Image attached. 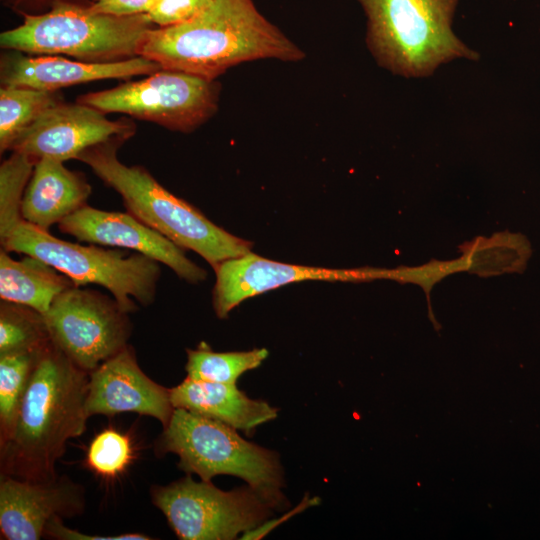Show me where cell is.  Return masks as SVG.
I'll use <instances>...</instances> for the list:
<instances>
[{"mask_svg": "<svg viewBox=\"0 0 540 540\" xmlns=\"http://www.w3.org/2000/svg\"><path fill=\"white\" fill-rule=\"evenodd\" d=\"M51 341L90 373L128 345L129 313L112 297L73 286L60 293L44 314Z\"/></svg>", "mask_w": 540, "mask_h": 540, "instance_id": "30bf717a", "label": "cell"}, {"mask_svg": "<svg viewBox=\"0 0 540 540\" xmlns=\"http://www.w3.org/2000/svg\"><path fill=\"white\" fill-rule=\"evenodd\" d=\"M219 96L216 80L160 69L138 81L80 95L76 101L105 114L122 113L190 133L217 112Z\"/></svg>", "mask_w": 540, "mask_h": 540, "instance_id": "9c48e42d", "label": "cell"}, {"mask_svg": "<svg viewBox=\"0 0 540 540\" xmlns=\"http://www.w3.org/2000/svg\"><path fill=\"white\" fill-rule=\"evenodd\" d=\"M0 60L1 85L58 91L61 88L104 79H129L150 75L162 67L155 61L136 56L122 61L91 63L58 55L27 56L6 50Z\"/></svg>", "mask_w": 540, "mask_h": 540, "instance_id": "2e32d148", "label": "cell"}, {"mask_svg": "<svg viewBox=\"0 0 540 540\" xmlns=\"http://www.w3.org/2000/svg\"><path fill=\"white\" fill-rule=\"evenodd\" d=\"M154 450L157 456L177 455L178 467L200 480L211 481L217 475L239 477L278 507L287 506L278 454L245 440L222 422L175 408Z\"/></svg>", "mask_w": 540, "mask_h": 540, "instance_id": "8992f818", "label": "cell"}, {"mask_svg": "<svg viewBox=\"0 0 540 540\" xmlns=\"http://www.w3.org/2000/svg\"><path fill=\"white\" fill-rule=\"evenodd\" d=\"M61 517H54L45 528L44 536L58 540H150L151 537L142 533H122L112 536L89 535L64 525Z\"/></svg>", "mask_w": 540, "mask_h": 540, "instance_id": "4316f807", "label": "cell"}, {"mask_svg": "<svg viewBox=\"0 0 540 540\" xmlns=\"http://www.w3.org/2000/svg\"><path fill=\"white\" fill-rule=\"evenodd\" d=\"M212 0H158L147 14L157 27L186 22L203 11Z\"/></svg>", "mask_w": 540, "mask_h": 540, "instance_id": "484cf974", "label": "cell"}, {"mask_svg": "<svg viewBox=\"0 0 540 540\" xmlns=\"http://www.w3.org/2000/svg\"><path fill=\"white\" fill-rule=\"evenodd\" d=\"M76 286L65 274L40 259L26 255L15 260L0 251V298L31 307L42 314L63 291Z\"/></svg>", "mask_w": 540, "mask_h": 540, "instance_id": "d6986e66", "label": "cell"}, {"mask_svg": "<svg viewBox=\"0 0 540 540\" xmlns=\"http://www.w3.org/2000/svg\"><path fill=\"white\" fill-rule=\"evenodd\" d=\"M140 56L162 69L216 80L229 68L248 61H300L305 54L265 18L253 0H212L192 19L151 29Z\"/></svg>", "mask_w": 540, "mask_h": 540, "instance_id": "6da1fadb", "label": "cell"}, {"mask_svg": "<svg viewBox=\"0 0 540 540\" xmlns=\"http://www.w3.org/2000/svg\"><path fill=\"white\" fill-rule=\"evenodd\" d=\"M320 502L319 497H309L308 495H305L302 499V501L294 507L292 510L288 511L287 513L283 514L282 516L273 519L264 521L257 527L243 533L239 539L247 540H258L269 534L272 530L277 528L280 524L284 523L291 517L301 513L302 511L306 510L307 508H310L312 506L318 505Z\"/></svg>", "mask_w": 540, "mask_h": 540, "instance_id": "f1b7e54d", "label": "cell"}, {"mask_svg": "<svg viewBox=\"0 0 540 540\" xmlns=\"http://www.w3.org/2000/svg\"><path fill=\"white\" fill-rule=\"evenodd\" d=\"M45 348L0 355V444L14 426L29 380Z\"/></svg>", "mask_w": 540, "mask_h": 540, "instance_id": "603a6c76", "label": "cell"}, {"mask_svg": "<svg viewBox=\"0 0 540 540\" xmlns=\"http://www.w3.org/2000/svg\"><path fill=\"white\" fill-rule=\"evenodd\" d=\"M89 373L52 341L44 349L21 401L14 426L0 444L1 475L29 481L58 476L67 442L86 431Z\"/></svg>", "mask_w": 540, "mask_h": 540, "instance_id": "7a4b0ae2", "label": "cell"}, {"mask_svg": "<svg viewBox=\"0 0 540 540\" xmlns=\"http://www.w3.org/2000/svg\"><path fill=\"white\" fill-rule=\"evenodd\" d=\"M58 228L79 241L122 247L148 256L186 282L197 284L207 278V272L185 255V249L128 212L104 211L86 204L62 220Z\"/></svg>", "mask_w": 540, "mask_h": 540, "instance_id": "4fadbf2b", "label": "cell"}, {"mask_svg": "<svg viewBox=\"0 0 540 540\" xmlns=\"http://www.w3.org/2000/svg\"><path fill=\"white\" fill-rule=\"evenodd\" d=\"M136 131L127 118L109 120L105 113L79 103L61 102L43 112L14 142L12 152L36 161L43 157L67 161L112 140L130 139Z\"/></svg>", "mask_w": 540, "mask_h": 540, "instance_id": "8fae6325", "label": "cell"}, {"mask_svg": "<svg viewBox=\"0 0 540 540\" xmlns=\"http://www.w3.org/2000/svg\"><path fill=\"white\" fill-rule=\"evenodd\" d=\"M134 449L130 437L115 429H105L90 442L85 463L104 479H115L131 464Z\"/></svg>", "mask_w": 540, "mask_h": 540, "instance_id": "d4e9b609", "label": "cell"}, {"mask_svg": "<svg viewBox=\"0 0 540 540\" xmlns=\"http://www.w3.org/2000/svg\"><path fill=\"white\" fill-rule=\"evenodd\" d=\"M63 163L49 157L37 160L24 192L23 220L45 231L85 206L92 192L86 177Z\"/></svg>", "mask_w": 540, "mask_h": 540, "instance_id": "e0dca14e", "label": "cell"}, {"mask_svg": "<svg viewBox=\"0 0 540 540\" xmlns=\"http://www.w3.org/2000/svg\"><path fill=\"white\" fill-rule=\"evenodd\" d=\"M36 162L23 153L12 152L0 165V242L24 221L22 200Z\"/></svg>", "mask_w": 540, "mask_h": 540, "instance_id": "cb8c5ba5", "label": "cell"}, {"mask_svg": "<svg viewBox=\"0 0 540 540\" xmlns=\"http://www.w3.org/2000/svg\"><path fill=\"white\" fill-rule=\"evenodd\" d=\"M366 42L378 64L404 77H426L456 58L478 59L452 32L457 0H357Z\"/></svg>", "mask_w": 540, "mask_h": 540, "instance_id": "277c9868", "label": "cell"}, {"mask_svg": "<svg viewBox=\"0 0 540 540\" xmlns=\"http://www.w3.org/2000/svg\"><path fill=\"white\" fill-rule=\"evenodd\" d=\"M51 342L44 314L14 302H0V355L40 350Z\"/></svg>", "mask_w": 540, "mask_h": 540, "instance_id": "7402d4cb", "label": "cell"}, {"mask_svg": "<svg viewBox=\"0 0 540 540\" xmlns=\"http://www.w3.org/2000/svg\"><path fill=\"white\" fill-rule=\"evenodd\" d=\"M174 409L170 389L143 372L129 344L89 373L88 417L135 412L150 416L165 427Z\"/></svg>", "mask_w": 540, "mask_h": 540, "instance_id": "9a60e30c", "label": "cell"}, {"mask_svg": "<svg viewBox=\"0 0 540 540\" xmlns=\"http://www.w3.org/2000/svg\"><path fill=\"white\" fill-rule=\"evenodd\" d=\"M216 281L212 304L218 318H227L242 301L266 291L300 281H367L398 278V271L379 269H329L288 264L254 253L225 260L213 267Z\"/></svg>", "mask_w": 540, "mask_h": 540, "instance_id": "7c38bea8", "label": "cell"}, {"mask_svg": "<svg viewBox=\"0 0 540 540\" xmlns=\"http://www.w3.org/2000/svg\"><path fill=\"white\" fill-rule=\"evenodd\" d=\"M153 505L182 540H232L257 527L278 506L250 485L224 491L191 474L150 489Z\"/></svg>", "mask_w": 540, "mask_h": 540, "instance_id": "ba28073f", "label": "cell"}, {"mask_svg": "<svg viewBox=\"0 0 540 540\" xmlns=\"http://www.w3.org/2000/svg\"><path fill=\"white\" fill-rule=\"evenodd\" d=\"M174 408H182L247 433L275 419L278 410L248 397L236 384L193 380L186 377L170 389Z\"/></svg>", "mask_w": 540, "mask_h": 540, "instance_id": "ac0fdd59", "label": "cell"}, {"mask_svg": "<svg viewBox=\"0 0 540 540\" xmlns=\"http://www.w3.org/2000/svg\"><path fill=\"white\" fill-rule=\"evenodd\" d=\"M85 506V488L67 475L48 481L1 475V538L39 540L54 517H75L84 512Z\"/></svg>", "mask_w": 540, "mask_h": 540, "instance_id": "5bb4252c", "label": "cell"}, {"mask_svg": "<svg viewBox=\"0 0 540 540\" xmlns=\"http://www.w3.org/2000/svg\"><path fill=\"white\" fill-rule=\"evenodd\" d=\"M89 3H60L46 12L23 15V22L0 35L4 50L35 55H67L91 63L140 56L147 33L156 27L147 14L94 13Z\"/></svg>", "mask_w": 540, "mask_h": 540, "instance_id": "5b68a950", "label": "cell"}, {"mask_svg": "<svg viewBox=\"0 0 540 540\" xmlns=\"http://www.w3.org/2000/svg\"><path fill=\"white\" fill-rule=\"evenodd\" d=\"M88 8L99 14L134 16L148 14L158 0H89Z\"/></svg>", "mask_w": 540, "mask_h": 540, "instance_id": "83f0119b", "label": "cell"}, {"mask_svg": "<svg viewBox=\"0 0 540 540\" xmlns=\"http://www.w3.org/2000/svg\"><path fill=\"white\" fill-rule=\"evenodd\" d=\"M89 1V0H88ZM90 2V1H89Z\"/></svg>", "mask_w": 540, "mask_h": 540, "instance_id": "4dcf8cb0", "label": "cell"}, {"mask_svg": "<svg viewBox=\"0 0 540 540\" xmlns=\"http://www.w3.org/2000/svg\"><path fill=\"white\" fill-rule=\"evenodd\" d=\"M63 102L57 91L1 85L0 152L10 151L16 139L47 109Z\"/></svg>", "mask_w": 540, "mask_h": 540, "instance_id": "ffe728a7", "label": "cell"}, {"mask_svg": "<svg viewBox=\"0 0 540 540\" xmlns=\"http://www.w3.org/2000/svg\"><path fill=\"white\" fill-rule=\"evenodd\" d=\"M267 356L265 348L215 352L201 343L196 349H187L185 370L193 380L236 384L243 373L259 367Z\"/></svg>", "mask_w": 540, "mask_h": 540, "instance_id": "44dd1931", "label": "cell"}, {"mask_svg": "<svg viewBox=\"0 0 540 540\" xmlns=\"http://www.w3.org/2000/svg\"><path fill=\"white\" fill-rule=\"evenodd\" d=\"M8 252L29 255L68 276L76 286L100 285L129 314L151 305L161 276L160 263L143 254L61 240L26 221L1 241Z\"/></svg>", "mask_w": 540, "mask_h": 540, "instance_id": "52a82bcc", "label": "cell"}, {"mask_svg": "<svg viewBox=\"0 0 540 540\" xmlns=\"http://www.w3.org/2000/svg\"><path fill=\"white\" fill-rule=\"evenodd\" d=\"M2 2L22 16L46 12L60 3H90L88 0H2Z\"/></svg>", "mask_w": 540, "mask_h": 540, "instance_id": "f546056e", "label": "cell"}, {"mask_svg": "<svg viewBox=\"0 0 540 540\" xmlns=\"http://www.w3.org/2000/svg\"><path fill=\"white\" fill-rule=\"evenodd\" d=\"M124 142L112 140L93 146L77 160L121 196L128 213L179 247L196 252L212 267L251 252V242L214 224L159 184L146 168L122 163L117 152Z\"/></svg>", "mask_w": 540, "mask_h": 540, "instance_id": "3957f363", "label": "cell"}]
</instances>
